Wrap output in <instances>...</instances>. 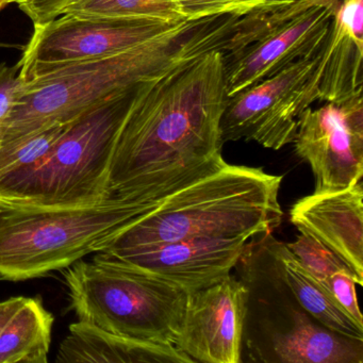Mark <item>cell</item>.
<instances>
[{"mask_svg":"<svg viewBox=\"0 0 363 363\" xmlns=\"http://www.w3.org/2000/svg\"><path fill=\"white\" fill-rule=\"evenodd\" d=\"M67 125H52L24 137L0 142V180L37 165L58 141Z\"/></svg>","mask_w":363,"mask_h":363,"instance_id":"obj_20","label":"cell"},{"mask_svg":"<svg viewBox=\"0 0 363 363\" xmlns=\"http://www.w3.org/2000/svg\"><path fill=\"white\" fill-rule=\"evenodd\" d=\"M186 21H199L214 16H244L260 9L267 0H177Z\"/></svg>","mask_w":363,"mask_h":363,"instance_id":"obj_23","label":"cell"},{"mask_svg":"<svg viewBox=\"0 0 363 363\" xmlns=\"http://www.w3.org/2000/svg\"><path fill=\"white\" fill-rule=\"evenodd\" d=\"M63 13L121 20L158 21L167 24L186 21L177 0H75Z\"/></svg>","mask_w":363,"mask_h":363,"instance_id":"obj_19","label":"cell"},{"mask_svg":"<svg viewBox=\"0 0 363 363\" xmlns=\"http://www.w3.org/2000/svg\"><path fill=\"white\" fill-rule=\"evenodd\" d=\"M247 241L244 237H197L103 252L193 292L230 275Z\"/></svg>","mask_w":363,"mask_h":363,"instance_id":"obj_12","label":"cell"},{"mask_svg":"<svg viewBox=\"0 0 363 363\" xmlns=\"http://www.w3.org/2000/svg\"><path fill=\"white\" fill-rule=\"evenodd\" d=\"M320 284L328 291L329 294L335 298L342 309L345 310L350 318L363 326L362 314L359 309L357 299V280L350 271L343 269L335 272Z\"/></svg>","mask_w":363,"mask_h":363,"instance_id":"obj_24","label":"cell"},{"mask_svg":"<svg viewBox=\"0 0 363 363\" xmlns=\"http://www.w3.org/2000/svg\"><path fill=\"white\" fill-rule=\"evenodd\" d=\"M248 296L230 275L190 292L176 347L193 362L239 363Z\"/></svg>","mask_w":363,"mask_h":363,"instance_id":"obj_11","label":"cell"},{"mask_svg":"<svg viewBox=\"0 0 363 363\" xmlns=\"http://www.w3.org/2000/svg\"><path fill=\"white\" fill-rule=\"evenodd\" d=\"M21 65H0V125L7 118L22 90Z\"/></svg>","mask_w":363,"mask_h":363,"instance_id":"obj_25","label":"cell"},{"mask_svg":"<svg viewBox=\"0 0 363 363\" xmlns=\"http://www.w3.org/2000/svg\"><path fill=\"white\" fill-rule=\"evenodd\" d=\"M282 176L262 169L225 163L169 195L127 227L101 252L154 246L190 238L252 239L281 222Z\"/></svg>","mask_w":363,"mask_h":363,"instance_id":"obj_3","label":"cell"},{"mask_svg":"<svg viewBox=\"0 0 363 363\" xmlns=\"http://www.w3.org/2000/svg\"><path fill=\"white\" fill-rule=\"evenodd\" d=\"M10 4H12L11 0H0V10H3L4 8L7 7Z\"/></svg>","mask_w":363,"mask_h":363,"instance_id":"obj_28","label":"cell"},{"mask_svg":"<svg viewBox=\"0 0 363 363\" xmlns=\"http://www.w3.org/2000/svg\"><path fill=\"white\" fill-rule=\"evenodd\" d=\"M337 4L308 10L245 43L222 50L228 97L316 54L328 35Z\"/></svg>","mask_w":363,"mask_h":363,"instance_id":"obj_10","label":"cell"},{"mask_svg":"<svg viewBox=\"0 0 363 363\" xmlns=\"http://www.w3.org/2000/svg\"><path fill=\"white\" fill-rule=\"evenodd\" d=\"M176 24L61 14L50 22L33 25L30 41L18 62L21 78L29 82L73 63L125 52Z\"/></svg>","mask_w":363,"mask_h":363,"instance_id":"obj_8","label":"cell"},{"mask_svg":"<svg viewBox=\"0 0 363 363\" xmlns=\"http://www.w3.org/2000/svg\"><path fill=\"white\" fill-rule=\"evenodd\" d=\"M54 322L40 297H27L0 333V363L48 362Z\"/></svg>","mask_w":363,"mask_h":363,"instance_id":"obj_18","label":"cell"},{"mask_svg":"<svg viewBox=\"0 0 363 363\" xmlns=\"http://www.w3.org/2000/svg\"><path fill=\"white\" fill-rule=\"evenodd\" d=\"M271 254L282 281L310 315L335 333L363 341V326L340 307L286 244L276 243L272 247Z\"/></svg>","mask_w":363,"mask_h":363,"instance_id":"obj_17","label":"cell"},{"mask_svg":"<svg viewBox=\"0 0 363 363\" xmlns=\"http://www.w3.org/2000/svg\"><path fill=\"white\" fill-rule=\"evenodd\" d=\"M75 0H20L21 10L33 25L44 24L58 18Z\"/></svg>","mask_w":363,"mask_h":363,"instance_id":"obj_26","label":"cell"},{"mask_svg":"<svg viewBox=\"0 0 363 363\" xmlns=\"http://www.w3.org/2000/svg\"><path fill=\"white\" fill-rule=\"evenodd\" d=\"M363 0H340L318 63L320 101L361 94L363 86Z\"/></svg>","mask_w":363,"mask_h":363,"instance_id":"obj_14","label":"cell"},{"mask_svg":"<svg viewBox=\"0 0 363 363\" xmlns=\"http://www.w3.org/2000/svg\"><path fill=\"white\" fill-rule=\"evenodd\" d=\"M290 220L299 233L335 254L363 284V189L361 182L297 201Z\"/></svg>","mask_w":363,"mask_h":363,"instance_id":"obj_13","label":"cell"},{"mask_svg":"<svg viewBox=\"0 0 363 363\" xmlns=\"http://www.w3.org/2000/svg\"><path fill=\"white\" fill-rule=\"evenodd\" d=\"M171 194L46 207L0 201V280L25 281L101 252Z\"/></svg>","mask_w":363,"mask_h":363,"instance_id":"obj_4","label":"cell"},{"mask_svg":"<svg viewBox=\"0 0 363 363\" xmlns=\"http://www.w3.org/2000/svg\"><path fill=\"white\" fill-rule=\"evenodd\" d=\"M137 86L99 104L69 123L37 165L0 180V201L74 207L109 199L107 180L110 162Z\"/></svg>","mask_w":363,"mask_h":363,"instance_id":"obj_6","label":"cell"},{"mask_svg":"<svg viewBox=\"0 0 363 363\" xmlns=\"http://www.w3.org/2000/svg\"><path fill=\"white\" fill-rule=\"evenodd\" d=\"M239 20L240 16H222L182 21L130 50L73 63L23 82L16 104L0 125V142L69 124L186 57L223 50Z\"/></svg>","mask_w":363,"mask_h":363,"instance_id":"obj_2","label":"cell"},{"mask_svg":"<svg viewBox=\"0 0 363 363\" xmlns=\"http://www.w3.org/2000/svg\"><path fill=\"white\" fill-rule=\"evenodd\" d=\"M340 0H267L260 9L242 16L239 27L231 37L233 46L240 45L259 33L279 26L316 7L335 5Z\"/></svg>","mask_w":363,"mask_h":363,"instance_id":"obj_21","label":"cell"},{"mask_svg":"<svg viewBox=\"0 0 363 363\" xmlns=\"http://www.w3.org/2000/svg\"><path fill=\"white\" fill-rule=\"evenodd\" d=\"M27 297L16 296L0 301V333L5 328L6 325L13 318L14 314L18 311L21 307L24 305Z\"/></svg>","mask_w":363,"mask_h":363,"instance_id":"obj_27","label":"cell"},{"mask_svg":"<svg viewBox=\"0 0 363 363\" xmlns=\"http://www.w3.org/2000/svg\"><path fill=\"white\" fill-rule=\"evenodd\" d=\"M71 308L82 322L123 337L176 345L186 289L97 252L67 267Z\"/></svg>","mask_w":363,"mask_h":363,"instance_id":"obj_5","label":"cell"},{"mask_svg":"<svg viewBox=\"0 0 363 363\" xmlns=\"http://www.w3.org/2000/svg\"><path fill=\"white\" fill-rule=\"evenodd\" d=\"M58 363H186L188 354L174 345L123 337L78 320L59 346Z\"/></svg>","mask_w":363,"mask_h":363,"instance_id":"obj_15","label":"cell"},{"mask_svg":"<svg viewBox=\"0 0 363 363\" xmlns=\"http://www.w3.org/2000/svg\"><path fill=\"white\" fill-rule=\"evenodd\" d=\"M12 4L13 3H18V1H20V0H11Z\"/></svg>","mask_w":363,"mask_h":363,"instance_id":"obj_30","label":"cell"},{"mask_svg":"<svg viewBox=\"0 0 363 363\" xmlns=\"http://www.w3.org/2000/svg\"><path fill=\"white\" fill-rule=\"evenodd\" d=\"M295 152L311 167L315 192L340 190L361 182L363 176L362 93L337 101H325L301 114Z\"/></svg>","mask_w":363,"mask_h":363,"instance_id":"obj_9","label":"cell"},{"mask_svg":"<svg viewBox=\"0 0 363 363\" xmlns=\"http://www.w3.org/2000/svg\"><path fill=\"white\" fill-rule=\"evenodd\" d=\"M228 99L222 50L193 55L140 82L108 172V197L137 199L148 189L222 156Z\"/></svg>","mask_w":363,"mask_h":363,"instance_id":"obj_1","label":"cell"},{"mask_svg":"<svg viewBox=\"0 0 363 363\" xmlns=\"http://www.w3.org/2000/svg\"><path fill=\"white\" fill-rule=\"evenodd\" d=\"M286 245L320 284L328 279L335 272L343 269L350 272L330 250L303 233L297 237L296 241Z\"/></svg>","mask_w":363,"mask_h":363,"instance_id":"obj_22","label":"cell"},{"mask_svg":"<svg viewBox=\"0 0 363 363\" xmlns=\"http://www.w3.org/2000/svg\"><path fill=\"white\" fill-rule=\"evenodd\" d=\"M0 48H18V45H11V44L0 43Z\"/></svg>","mask_w":363,"mask_h":363,"instance_id":"obj_29","label":"cell"},{"mask_svg":"<svg viewBox=\"0 0 363 363\" xmlns=\"http://www.w3.org/2000/svg\"><path fill=\"white\" fill-rule=\"evenodd\" d=\"M320 56L322 48L228 97L220 121L223 144L243 139L278 150L293 143L299 116L320 99Z\"/></svg>","mask_w":363,"mask_h":363,"instance_id":"obj_7","label":"cell"},{"mask_svg":"<svg viewBox=\"0 0 363 363\" xmlns=\"http://www.w3.org/2000/svg\"><path fill=\"white\" fill-rule=\"evenodd\" d=\"M272 350L280 362H363V341L320 326L301 313L294 314L289 330L273 335Z\"/></svg>","mask_w":363,"mask_h":363,"instance_id":"obj_16","label":"cell"}]
</instances>
